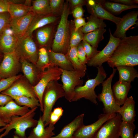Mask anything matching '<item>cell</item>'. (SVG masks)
<instances>
[{
  "label": "cell",
  "instance_id": "6da1fadb",
  "mask_svg": "<svg viewBox=\"0 0 138 138\" xmlns=\"http://www.w3.org/2000/svg\"><path fill=\"white\" fill-rule=\"evenodd\" d=\"M110 67L138 65V36H126L120 41L107 62Z\"/></svg>",
  "mask_w": 138,
  "mask_h": 138
},
{
  "label": "cell",
  "instance_id": "7a4b0ae2",
  "mask_svg": "<svg viewBox=\"0 0 138 138\" xmlns=\"http://www.w3.org/2000/svg\"><path fill=\"white\" fill-rule=\"evenodd\" d=\"M70 6L67 1L65 2L63 12L61 15L57 30L52 45L53 52L66 55L70 48V23L68 20Z\"/></svg>",
  "mask_w": 138,
  "mask_h": 138
},
{
  "label": "cell",
  "instance_id": "3957f363",
  "mask_svg": "<svg viewBox=\"0 0 138 138\" xmlns=\"http://www.w3.org/2000/svg\"><path fill=\"white\" fill-rule=\"evenodd\" d=\"M38 107L31 109L25 114L21 116H15L12 117L10 122L3 128L0 129V133L5 130L3 133L0 135V138L8 135L13 129L15 130V134L19 138H26L25 131L28 128H34L37 125L38 120L33 118L35 111Z\"/></svg>",
  "mask_w": 138,
  "mask_h": 138
},
{
  "label": "cell",
  "instance_id": "277c9868",
  "mask_svg": "<svg viewBox=\"0 0 138 138\" xmlns=\"http://www.w3.org/2000/svg\"><path fill=\"white\" fill-rule=\"evenodd\" d=\"M64 96L62 85L57 80L51 81L47 86L43 95V111L41 116L45 127L49 124L50 116L55 102L59 99Z\"/></svg>",
  "mask_w": 138,
  "mask_h": 138
},
{
  "label": "cell",
  "instance_id": "5b68a950",
  "mask_svg": "<svg viewBox=\"0 0 138 138\" xmlns=\"http://www.w3.org/2000/svg\"><path fill=\"white\" fill-rule=\"evenodd\" d=\"M96 67L98 72L95 78L88 79L84 86L76 87L72 101H76L84 98L95 105H98L96 100L97 96L95 89L97 86L103 82L106 77L107 74L102 66Z\"/></svg>",
  "mask_w": 138,
  "mask_h": 138
},
{
  "label": "cell",
  "instance_id": "8992f818",
  "mask_svg": "<svg viewBox=\"0 0 138 138\" xmlns=\"http://www.w3.org/2000/svg\"><path fill=\"white\" fill-rule=\"evenodd\" d=\"M62 71L61 76L62 87L65 98L70 102L72 101L75 89L77 86L83 85V81L80 78L85 75L86 71L74 69L67 71L60 68Z\"/></svg>",
  "mask_w": 138,
  "mask_h": 138
},
{
  "label": "cell",
  "instance_id": "52a82bcc",
  "mask_svg": "<svg viewBox=\"0 0 138 138\" xmlns=\"http://www.w3.org/2000/svg\"><path fill=\"white\" fill-rule=\"evenodd\" d=\"M117 70L116 69L113 68L110 76L101 83L102 91L97 96V98L103 105V110L104 114L117 113L121 107L116 102L111 87L112 81Z\"/></svg>",
  "mask_w": 138,
  "mask_h": 138
},
{
  "label": "cell",
  "instance_id": "ba28073f",
  "mask_svg": "<svg viewBox=\"0 0 138 138\" xmlns=\"http://www.w3.org/2000/svg\"><path fill=\"white\" fill-rule=\"evenodd\" d=\"M62 74V71L60 68L57 66H51L40 73L39 81L35 85L32 86L33 91L39 100L40 110L43 112L42 98L45 89L50 82L60 79Z\"/></svg>",
  "mask_w": 138,
  "mask_h": 138
},
{
  "label": "cell",
  "instance_id": "9c48e42d",
  "mask_svg": "<svg viewBox=\"0 0 138 138\" xmlns=\"http://www.w3.org/2000/svg\"><path fill=\"white\" fill-rule=\"evenodd\" d=\"M38 51L32 37L26 34L19 37L15 51L20 58L36 65L38 57Z\"/></svg>",
  "mask_w": 138,
  "mask_h": 138
},
{
  "label": "cell",
  "instance_id": "30bf717a",
  "mask_svg": "<svg viewBox=\"0 0 138 138\" xmlns=\"http://www.w3.org/2000/svg\"><path fill=\"white\" fill-rule=\"evenodd\" d=\"M20 57L16 51L4 54L0 64V78H5L17 75L21 69Z\"/></svg>",
  "mask_w": 138,
  "mask_h": 138
},
{
  "label": "cell",
  "instance_id": "8fae6325",
  "mask_svg": "<svg viewBox=\"0 0 138 138\" xmlns=\"http://www.w3.org/2000/svg\"><path fill=\"white\" fill-rule=\"evenodd\" d=\"M110 37L109 42L106 47L95 56L90 59L87 65L89 66L96 67L102 66L110 57L118 45L121 39L114 37L109 29Z\"/></svg>",
  "mask_w": 138,
  "mask_h": 138
},
{
  "label": "cell",
  "instance_id": "7c38bea8",
  "mask_svg": "<svg viewBox=\"0 0 138 138\" xmlns=\"http://www.w3.org/2000/svg\"><path fill=\"white\" fill-rule=\"evenodd\" d=\"M116 113L101 114L95 122L89 125H84L79 128L75 133L73 138H95L101 126L108 120L113 118Z\"/></svg>",
  "mask_w": 138,
  "mask_h": 138
},
{
  "label": "cell",
  "instance_id": "4fadbf2b",
  "mask_svg": "<svg viewBox=\"0 0 138 138\" xmlns=\"http://www.w3.org/2000/svg\"><path fill=\"white\" fill-rule=\"evenodd\" d=\"M121 117L118 113L107 121L97 132L95 138H120Z\"/></svg>",
  "mask_w": 138,
  "mask_h": 138
},
{
  "label": "cell",
  "instance_id": "5bb4252c",
  "mask_svg": "<svg viewBox=\"0 0 138 138\" xmlns=\"http://www.w3.org/2000/svg\"><path fill=\"white\" fill-rule=\"evenodd\" d=\"M22 76L16 80L8 88L1 93L11 97L25 96L37 98L31 85L22 79Z\"/></svg>",
  "mask_w": 138,
  "mask_h": 138
},
{
  "label": "cell",
  "instance_id": "9a60e30c",
  "mask_svg": "<svg viewBox=\"0 0 138 138\" xmlns=\"http://www.w3.org/2000/svg\"><path fill=\"white\" fill-rule=\"evenodd\" d=\"M30 110L27 107L18 105L13 100L5 106H0V118L4 122L8 124L12 117L22 116Z\"/></svg>",
  "mask_w": 138,
  "mask_h": 138
},
{
  "label": "cell",
  "instance_id": "2e32d148",
  "mask_svg": "<svg viewBox=\"0 0 138 138\" xmlns=\"http://www.w3.org/2000/svg\"><path fill=\"white\" fill-rule=\"evenodd\" d=\"M19 37L10 28L0 34V52L3 54L15 51Z\"/></svg>",
  "mask_w": 138,
  "mask_h": 138
},
{
  "label": "cell",
  "instance_id": "e0dca14e",
  "mask_svg": "<svg viewBox=\"0 0 138 138\" xmlns=\"http://www.w3.org/2000/svg\"><path fill=\"white\" fill-rule=\"evenodd\" d=\"M102 1H87L86 4L90 12L99 18L110 21L117 25L121 18L114 16L105 9L102 5Z\"/></svg>",
  "mask_w": 138,
  "mask_h": 138
},
{
  "label": "cell",
  "instance_id": "ac0fdd59",
  "mask_svg": "<svg viewBox=\"0 0 138 138\" xmlns=\"http://www.w3.org/2000/svg\"><path fill=\"white\" fill-rule=\"evenodd\" d=\"M138 15L137 11H133L123 16L116 25V29L112 34L113 36L120 39L126 37L127 31L131 27L137 24Z\"/></svg>",
  "mask_w": 138,
  "mask_h": 138
},
{
  "label": "cell",
  "instance_id": "d6986e66",
  "mask_svg": "<svg viewBox=\"0 0 138 138\" xmlns=\"http://www.w3.org/2000/svg\"><path fill=\"white\" fill-rule=\"evenodd\" d=\"M36 14L30 12L24 16L11 19L10 28L14 33L19 37L24 35Z\"/></svg>",
  "mask_w": 138,
  "mask_h": 138
},
{
  "label": "cell",
  "instance_id": "ffe728a7",
  "mask_svg": "<svg viewBox=\"0 0 138 138\" xmlns=\"http://www.w3.org/2000/svg\"><path fill=\"white\" fill-rule=\"evenodd\" d=\"M58 18V16L52 14L47 15L36 14L25 34L32 37V33L35 30L48 25L54 23Z\"/></svg>",
  "mask_w": 138,
  "mask_h": 138
},
{
  "label": "cell",
  "instance_id": "44dd1931",
  "mask_svg": "<svg viewBox=\"0 0 138 138\" xmlns=\"http://www.w3.org/2000/svg\"><path fill=\"white\" fill-rule=\"evenodd\" d=\"M131 87V83L119 80L113 85L112 90L116 103L123 105L127 99L128 93Z\"/></svg>",
  "mask_w": 138,
  "mask_h": 138
},
{
  "label": "cell",
  "instance_id": "7402d4cb",
  "mask_svg": "<svg viewBox=\"0 0 138 138\" xmlns=\"http://www.w3.org/2000/svg\"><path fill=\"white\" fill-rule=\"evenodd\" d=\"M84 113L76 117L72 121L66 125L56 135L50 138H73L76 131L84 124L83 122Z\"/></svg>",
  "mask_w": 138,
  "mask_h": 138
},
{
  "label": "cell",
  "instance_id": "603a6c76",
  "mask_svg": "<svg viewBox=\"0 0 138 138\" xmlns=\"http://www.w3.org/2000/svg\"><path fill=\"white\" fill-rule=\"evenodd\" d=\"M54 129V125L51 123L45 128L40 116L38 120L37 125L32 129L26 138H50L55 135L53 132Z\"/></svg>",
  "mask_w": 138,
  "mask_h": 138
},
{
  "label": "cell",
  "instance_id": "cb8c5ba5",
  "mask_svg": "<svg viewBox=\"0 0 138 138\" xmlns=\"http://www.w3.org/2000/svg\"><path fill=\"white\" fill-rule=\"evenodd\" d=\"M135 102L133 97L130 96L120 107L118 113L121 117L122 121L129 123H133L136 116Z\"/></svg>",
  "mask_w": 138,
  "mask_h": 138
},
{
  "label": "cell",
  "instance_id": "d4e9b609",
  "mask_svg": "<svg viewBox=\"0 0 138 138\" xmlns=\"http://www.w3.org/2000/svg\"><path fill=\"white\" fill-rule=\"evenodd\" d=\"M20 61L21 69L25 77L31 85H35L39 81L40 73L35 65L26 60L20 58Z\"/></svg>",
  "mask_w": 138,
  "mask_h": 138
},
{
  "label": "cell",
  "instance_id": "484cf974",
  "mask_svg": "<svg viewBox=\"0 0 138 138\" xmlns=\"http://www.w3.org/2000/svg\"><path fill=\"white\" fill-rule=\"evenodd\" d=\"M47 50L51 66H57L67 71L74 69L71 63L66 55L62 53L54 52L50 48Z\"/></svg>",
  "mask_w": 138,
  "mask_h": 138
},
{
  "label": "cell",
  "instance_id": "4316f807",
  "mask_svg": "<svg viewBox=\"0 0 138 138\" xmlns=\"http://www.w3.org/2000/svg\"><path fill=\"white\" fill-rule=\"evenodd\" d=\"M54 27L52 25L45 26L39 29L36 37L39 44L42 46H47L51 40L53 36Z\"/></svg>",
  "mask_w": 138,
  "mask_h": 138
},
{
  "label": "cell",
  "instance_id": "83f0119b",
  "mask_svg": "<svg viewBox=\"0 0 138 138\" xmlns=\"http://www.w3.org/2000/svg\"><path fill=\"white\" fill-rule=\"evenodd\" d=\"M116 67L119 72V80L131 83L138 77V71L133 66H121Z\"/></svg>",
  "mask_w": 138,
  "mask_h": 138
},
{
  "label": "cell",
  "instance_id": "f1b7e54d",
  "mask_svg": "<svg viewBox=\"0 0 138 138\" xmlns=\"http://www.w3.org/2000/svg\"><path fill=\"white\" fill-rule=\"evenodd\" d=\"M88 21L85 25L82 27L83 34H86L107 26L103 19L99 18L95 15L91 14L87 17Z\"/></svg>",
  "mask_w": 138,
  "mask_h": 138
},
{
  "label": "cell",
  "instance_id": "f546056e",
  "mask_svg": "<svg viewBox=\"0 0 138 138\" xmlns=\"http://www.w3.org/2000/svg\"><path fill=\"white\" fill-rule=\"evenodd\" d=\"M106 31V29L104 28H102L89 33L84 34L83 40L97 48L99 43L103 39V34Z\"/></svg>",
  "mask_w": 138,
  "mask_h": 138
},
{
  "label": "cell",
  "instance_id": "4dcf8cb0",
  "mask_svg": "<svg viewBox=\"0 0 138 138\" xmlns=\"http://www.w3.org/2000/svg\"><path fill=\"white\" fill-rule=\"evenodd\" d=\"M31 11L36 15L52 14L49 0H35L32 1Z\"/></svg>",
  "mask_w": 138,
  "mask_h": 138
},
{
  "label": "cell",
  "instance_id": "1f68e13d",
  "mask_svg": "<svg viewBox=\"0 0 138 138\" xmlns=\"http://www.w3.org/2000/svg\"><path fill=\"white\" fill-rule=\"evenodd\" d=\"M35 66L40 73L51 66L48 50L44 47H41L38 50V57Z\"/></svg>",
  "mask_w": 138,
  "mask_h": 138
},
{
  "label": "cell",
  "instance_id": "d6a6232c",
  "mask_svg": "<svg viewBox=\"0 0 138 138\" xmlns=\"http://www.w3.org/2000/svg\"><path fill=\"white\" fill-rule=\"evenodd\" d=\"M102 6L107 11L116 14H119L124 10L138 7L137 5H128L119 3L102 1Z\"/></svg>",
  "mask_w": 138,
  "mask_h": 138
},
{
  "label": "cell",
  "instance_id": "836d02e7",
  "mask_svg": "<svg viewBox=\"0 0 138 138\" xmlns=\"http://www.w3.org/2000/svg\"><path fill=\"white\" fill-rule=\"evenodd\" d=\"M31 7L23 4L10 3L8 12L12 18H18L26 15L31 12Z\"/></svg>",
  "mask_w": 138,
  "mask_h": 138
},
{
  "label": "cell",
  "instance_id": "e575fe53",
  "mask_svg": "<svg viewBox=\"0 0 138 138\" xmlns=\"http://www.w3.org/2000/svg\"><path fill=\"white\" fill-rule=\"evenodd\" d=\"M12 97L15 102L20 106H26L31 109L40 107L39 100L37 98L25 96Z\"/></svg>",
  "mask_w": 138,
  "mask_h": 138
},
{
  "label": "cell",
  "instance_id": "d590c367",
  "mask_svg": "<svg viewBox=\"0 0 138 138\" xmlns=\"http://www.w3.org/2000/svg\"><path fill=\"white\" fill-rule=\"evenodd\" d=\"M77 47L70 48L66 55L71 63L74 69L86 71V65L82 64L79 62L77 56Z\"/></svg>",
  "mask_w": 138,
  "mask_h": 138
},
{
  "label": "cell",
  "instance_id": "8d00e7d4",
  "mask_svg": "<svg viewBox=\"0 0 138 138\" xmlns=\"http://www.w3.org/2000/svg\"><path fill=\"white\" fill-rule=\"evenodd\" d=\"M135 128L134 123L122 121L120 128V136L121 138H134L133 134Z\"/></svg>",
  "mask_w": 138,
  "mask_h": 138
},
{
  "label": "cell",
  "instance_id": "74e56055",
  "mask_svg": "<svg viewBox=\"0 0 138 138\" xmlns=\"http://www.w3.org/2000/svg\"><path fill=\"white\" fill-rule=\"evenodd\" d=\"M70 48L77 47L83 40L84 34L82 31V27L75 31L74 24L73 27L71 26L70 24Z\"/></svg>",
  "mask_w": 138,
  "mask_h": 138
},
{
  "label": "cell",
  "instance_id": "f35d334b",
  "mask_svg": "<svg viewBox=\"0 0 138 138\" xmlns=\"http://www.w3.org/2000/svg\"><path fill=\"white\" fill-rule=\"evenodd\" d=\"M65 2L63 0H50V6L52 14L59 16L61 15L63 12Z\"/></svg>",
  "mask_w": 138,
  "mask_h": 138
},
{
  "label": "cell",
  "instance_id": "ab89813d",
  "mask_svg": "<svg viewBox=\"0 0 138 138\" xmlns=\"http://www.w3.org/2000/svg\"><path fill=\"white\" fill-rule=\"evenodd\" d=\"M11 19L8 12L0 13V34L10 28Z\"/></svg>",
  "mask_w": 138,
  "mask_h": 138
},
{
  "label": "cell",
  "instance_id": "60d3db41",
  "mask_svg": "<svg viewBox=\"0 0 138 138\" xmlns=\"http://www.w3.org/2000/svg\"><path fill=\"white\" fill-rule=\"evenodd\" d=\"M21 74L0 80V93L10 87L16 80L22 76Z\"/></svg>",
  "mask_w": 138,
  "mask_h": 138
},
{
  "label": "cell",
  "instance_id": "b9f144b4",
  "mask_svg": "<svg viewBox=\"0 0 138 138\" xmlns=\"http://www.w3.org/2000/svg\"><path fill=\"white\" fill-rule=\"evenodd\" d=\"M81 43L86 53L88 62L100 51L97 50V48L91 46L89 44L84 40H82Z\"/></svg>",
  "mask_w": 138,
  "mask_h": 138
},
{
  "label": "cell",
  "instance_id": "7bdbcfd3",
  "mask_svg": "<svg viewBox=\"0 0 138 138\" xmlns=\"http://www.w3.org/2000/svg\"><path fill=\"white\" fill-rule=\"evenodd\" d=\"M63 110L61 107L54 108L50 117V123L54 125L59 120L63 114Z\"/></svg>",
  "mask_w": 138,
  "mask_h": 138
},
{
  "label": "cell",
  "instance_id": "ee69618b",
  "mask_svg": "<svg viewBox=\"0 0 138 138\" xmlns=\"http://www.w3.org/2000/svg\"><path fill=\"white\" fill-rule=\"evenodd\" d=\"M77 56L80 62L83 64H86L88 62L86 55L81 42L77 47Z\"/></svg>",
  "mask_w": 138,
  "mask_h": 138
},
{
  "label": "cell",
  "instance_id": "f6af8a7d",
  "mask_svg": "<svg viewBox=\"0 0 138 138\" xmlns=\"http://www.w3.org/2000/svg\"><path fill=\"white\" fill-rule=\"evenodd\" d=\"M84 12L82 6H79L74 8L72 12L73 17L76 19L83 17Z\"/></svg>",
  "mask_w": 138,
  "mask_h": 138
},
{
  "label": "cell",
  "instance_id": "bcb514c9",
  "mask_svg": "<svg viewBox=\"0 0 138 138\" xmlns=\"http://www.w3.org/2000/svg\"><path fill=\"white\" fill-rule=\"evenodd\" d=\"M73 24L74 30L75 31H77L79 28L85 25L86 22L85 21V18L81 17L75 19Z\"/></svg>",
  "mask_w": 138,
  "mask_h": 138
},
{
  "label": "cell",
  "instance_id": "7dc6e473",
  "mask_svg": "<svg viewBox=\"0 0 138 138\" xmlns=\"http://www.w3.org/2000/svg\"><path fill=\"white\" fill-rule=\"evenodd\" d=\"M67 1L69 3L70 6L73 9L77 7L85 5L87 3L86 1L84 0H69Z\"/></svg>",
  "mask_w": 138,
  "mask_h": 138
},
{
  "label": "cell",
  "instance_id": "c3c4849f",
  "mask_svg": "<svg viewBox=\"0 0 138 138\" xmlns=\"http://www.w3.org/2000/svg\"><path fill=\"white\" fill-rule=\"evenodd\" d=\"M12 98L7 95L0 93V106H4L11 100Z\"/></svg>",
  "mask_w": 138,
  "mask_h": 138
},
{
  "label": "cell",
  "instance_id": "681fc988",
  "mask_svg": "<svg viewBox=\"0 0 138 138\" xmlns=\"http://www.w3.org/2000/svg\"><path fill=\"white\" fill-rule=\"evenodd\" d=\"M10 3L9 0H0V13L8 12Z\"/></svg>",
  "mask_w": 138,
  "mask_h": 138
},
{
  "label": "cell",
  "instance_id": "f907efd6",
  "mask_svg": "<svg viewBox=\"0 0 138 138\" xmlns=\"http://www.w3.org/2000/svg\"><path fill=\"white\" fill-rule=\"evenodd\" d=\"M111 1L114 3L128 5H134V0H113Z\"/></svg>",
  "mask_w": 138,
  "mask_h": 138
},
{
  "label": "cell",
  "instance_id": "816d5d0a",
  "mask_svg": "<svg viewBox=\"0 0 138 138\" xmlns=\"http://www.w3.org/2000/svg\"><path fill=\"white\" fill-rule=\"evenodd\" d=\"M10 3L15 4H23L25 1L20 0H9Z\"/></svg>",
  "mask_w": 138,
  "mask_h": 138
},
{
  "label": "cell",
  "instance_id": "f5cc1de1",
  "mask_svg": "<svg viewBox=\"0 0 138 138\" xmlns=\"http://www.w3.org/2000/svg\"><path fill=\"white\" fill-rule=\"evenodd\" d=\"M23 4L27 6L31 7L32 6V1L31 0H26Z\"/></svg>",
  "mask_w": 138,
  "mask_h": 138
},
{
  "label": "cell",
  "instance_id": "db71d44e",
  "mask_svg": "<svg viewBox=\"0 0 138 138\" xmlns=\"http://www.w3.org/2000/svg\"><path fill=\"white\" fill-rule=\"evenodd\" d=\"M6 124L0 118V127L1 126H4L6 125Z\"/></svg>",
  "mask_w": 138,
  "mask_h": 138
},
{
  "label": "cell",
  "instance_id": "11a10c76",
  "mask_svg": "<svg viewBox=\"0 0 138 138\" xmlns=\"http://www.w3.org/2000/svg\"><path fill=\"white\" fill-rule=\"evenodd\" d=\"M4 56V54L0 52V64L3 59Z\"/></svg>",
  "mask_w": 138,
  "mask_h": 138
},
{
  "label": "cell",
  "instance_id": "9f6ffc18",
  "mask_svg": "<svg viewBox=\"0 0 138 138\" xmlns=\"http://www.w3.org/2000/svg\"><path fill=\"white\" fill-rule=\"evenodd\" d=\"M134 138H138V133H136L134 136Z\"/></svg>",
  "mask_w": 138,
  "mask_h": 138
},
{
  "label": "cell",
  "instance_id": "6f0895ef",
  "mask_svg": "<svg viewBox=\"0 0 138 138\" xmlns=\"http://www.w3.org/2000/svg\"><path fill=\"white\" fill-rule=\"evenodd\" d=\"M13 138H19V137L17 135L15 134L13 135Z\"/></svg>",
  "mask_w": 138,
  "mask_h": 138
}]
</instances>
